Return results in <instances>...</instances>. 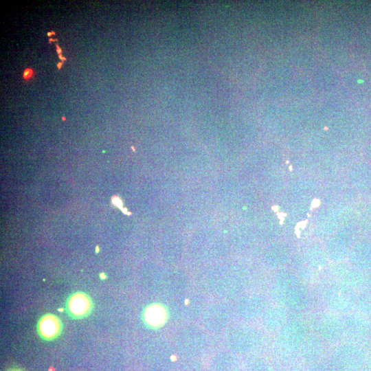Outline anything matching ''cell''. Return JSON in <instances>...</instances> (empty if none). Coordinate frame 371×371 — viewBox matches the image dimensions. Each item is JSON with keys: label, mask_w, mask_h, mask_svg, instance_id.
I'll return each instance as SVG.
<instances>
[{"label": "cell", "mask_w": 371, "mask_h": 371, "mask_svg": "<svg viewBox=\"0 0 371 371\" xmlns=\"http://www.w3.org/2000/svg\"><path fill=\"white\" fill-rule=\"evenodd\" d=\"M194 287L210 299L233 302L251 290L252 279L244 269H218L201 273L193 280Z\"/></svg>", "instance_id": "6da1fadb"}, {"label": "cell", "mask_w": 371, "mask_h": 371, "mask_svg": "<svg viewBox=\"0 0 371 371\" xmlns=\"http://www.w3.org/2000/svg\"><path fill=\"white\" fill-rule=\"evenodd\" d=\"M266 293L271 303L282 306L297 316H302L312 303L308 284L289 271H278L267 284Z\"/></svg>", "instance_id": "7a4b0ae2"}, {"label": "cell", "mask_w": 371, "mask_h": 371, "mask_svg": "<svg viewBox=\"0 0 371 371\" xmlns=\"http://www.w3.org/2000/svg\"><path fill=\"white\" fill-rule=\"evenodd\" d=\"M168 337L178 359H204L221 347V337H213L198 322L177 325Z\"/></svg>", "instance_id": "3957f363"}, {"label": "cell", "mask_w": 371, "mask_h": 371, "mask_svg": "<svg viewBox=\"0 0 371 371\" xmlns=\"http://www.w3.org/2000/svg\"><path fill=\"white\" fill-rule=\"evenodd\" d=\"M223 347L241 359L261 355L267 346V333L256 324L234 322L220 338Z\"/></svg>", "instance_id": "277c9868"}, {"label": "cell", "mask_w": 371, "mask_h": 371, "mask_svg": "<svg viewBox=\"0 0 371 371\" xmlns=\"http://www.w3.org/2000/svg\"><path fill=\"white\" fill-rule=\"evenodd\" d=\"M310 333L306 319L290 317L286 324L273 334L271 351L276 360L275 363H295L299 360V352Z\"/></svg>", "instance_id": "5b68a950"}, {"label": "cell", "mask_w": 371, "mask_h": 371, "mask_svg": "<svg viewBox=\"0 0 371 371\" xmlns=\"http://www.w3.org/2000/svg\"><path fill=\"white\" fill-rule=\"evenodd\" d=\"M210 300L194 286L181 295L168 300L166 305L172 328L182 324L198 322Z\"/></svg>", "instance_id": "8992f818"}, {"label": "cell", "mask_w": 371, "mask_h": 371, "mask_svg": "<svg viewBox=\"0 0 371 371\" xmlns=\"http://www.w3.org/2000/svg\"><path fill=\"white\" fill-rule=\"evenodd\" d=\"M234 322L232 302L211 299L205 306L198 323L209 334L220 338Z\"/></svg>", "instance_id": "52a82bcc"}, {"label": "cell", "mask_w": 371, "mask_h": 371, "mask_svg": "<svg viewBox=\"0 0 371 371\" xmlns=\"http://www.w3.org/2000/svg\"><path fill=\"white\" fill-rule=\"evenodd\" d=\"M368 352L362 345L344 340L333 345L328 362L335 371H363Z\"/></svg>", "instance_id": "ba28073f"}, {"label": "cell", "mask_w": 371, "mask_h": 371, "mask_svg": "<svg viewBox=\"0 0 371 371\" xmlns=\"http://www.w3.org/2000/svg\"><path fill=\"white\" fill-rule=\"evenodd\" d=\"M306 319L311 332L327 344L335 345L344 340L342 315L325 309L313 312Z\"/></svg>", "instance_id": "9c48e42d"}, {"label": "cell", "mask_w": 371, "mask_h": 371, "mask_svg": "<svg viewBox=\"0 0 371 371\" xmlns=\"http://www.w3.org/2000/svg\"><path fill=\"white\" fill-rule=\"evenodd\" d=\"M357 293L355 289L335 280L324 285L321 295L326 310L343 315L355 310Z\"/></svg>", "instance_id": "30bf717a"}, {"label": "cell", "mask_w": 371, "mask_h": 371, "mask_svg": "<svg viewBox=\"0 0 371 371\" xmlns=\"http://www.w3.org/2000/svg\"><path fill=\"white\" fill-rule=\"evenodd\" d=\"M232 303L235 322L256 324L271 302L266 292L248 291Z\"/></svg>", "instance_id": "8fae6325"}, {"label": "cell", "mask_w": 371, "mask_h": 371, "mask_svg": "<svg viewBox=\"0 0 371 371\" xmlns=\"http://www.w3.org/2000/svg\"><path fill=\"white\" fill-rule=\"evenodd\" d=\"M167 300L155 298L144 306L140 313V321L145 329L156 333L166 330L168 333L172 328L168 317Z\"/></svg>", "instance_id": "7c38bea8"}, {"label": "cell", "mask_w": 371, "mask_h": 371, "mask_svg": "<svg viewBox=\"0 0 371 371\" xmlns=\"http://www.w3.org/2000/svg\"><path fill=\"white\" fill-rule=\"evenodd\" d=\"M344 326V340L371 348V319L352 311L342 315Z\"/></svg>", "instance_id": "4fadbf2b"}, {"label": "cell", "mask_w": 371, "mask_h": 371, "mask_svg": "<svg viewBox=\"0 0 371 371\" xmlns=\"http://www.w3.org/2000/svg\"><path fill=\"white\" fill-rule=\"evenodd\" d=\"M207 371H244L243 360L228 350L219 347L208 356Z\"/></svg>", "instance_id": "5bb4252c"}, {"label": "cell", "mask_w": 371, "mask_h": 371, "mask_svg": "<svg viewBox=\"0 0 371 371\" xmlns=\"http://www.w3.org/2000/svg\"><path fill=\"white\" fill-rule=\"evenodd\" d=\"M93 308L92 297L82 291L71 293L65 300V311L68 316L74 319L87 317L93 312Z\"/></svg>", "instance_id": "9a60e30c"}, {"label": "cell", "mask_w": 371, "mask_h": 371, "mask_svg": "<svg viewBox=\"0 0 371 371\" xmlns=\"http://www.w3.org/2000/svg\"><path fill=\"white\" fill-rule=\"evenodd\" d=\"M290 312L284 306L270 303L258 321V326L266 333L275 334L289 319Z\"/></svg>", "instance_id": "2e32d148"}, {"label": "cell", "mask_w": 371, "mask_h": 371, "mask_svg": "<svg viewBox=\"0 0 371 371\" xmlns=\"http://www.w3.org/2000/svg\"><path fill=\"white\" fill-rule=\"evenodd\" d=\"M327 344L317 335L310 333L298 355V359L306 366L324 360Z\"/></svg>", "instance_id": "e0dca14e"}, {"label": "cell", "mask_w": 371, "mask_h": 371, "mask_svg": "<svg viewBox=\"0 0 371 371\" xmlns=\"http://www.w3.org/2000/svg\"><path fill=\"white\" fill-rule=\"evenodd\" d=\"M63 330L62 320L54 314L45 313L37 321L36 332L40 338L44 341L55 340L61 335Z\"/></svg>", "instance_id": "ac0fdd59"}, {"label": "cell", "mask_w": 371, "mask_h": 371, "mask_svg": "<svg viewBox=\"0 0 371 371\" xmlns=\"http://www.w3.org/2000/svg\"><path fill=\"white\" fill-rule=\"evenodd\" d=\"M353 268L366 271L371 269V242L364 240L356 244L350 251Z\"/></svg>", "instance_id": "d6986e66"}, {"label": "cell", "mask_w": 371, "mask_h": 371, "mask_svg": "<svg viewBox=\"0 0 371 371\" xmlns=\"http://www.w3.org/2000/svg\"><path fill=\"white\" fill-rule=\"evenodd\" d=\"M337 280L359 292L366 289V273L352 268L342 274Z\"/></svg>", "instance_id": "ffe728a7"}, {"label": "cell", "mask_w": 371, "mask_h": 371, "mask_svg": "<svg viewBox=\"0 0 371 371\" xmlns=\"http://www.w3.org/2000/svg\"><path fill=\"white\" fill-rule=\"evenodd\" d=\"M244 371H274V366L269 359L255 355L242 359Z\"/></svg>", "instance_id": "44dd1931"}, {"label": "cell", "mask_w": 371, "mask_h": 371, "mask_svg": "<svg viewBox=\"0 0 371 371\" xmlns=\"http://www.w3.org/2000/svg\"><path fill=\"white\" fill-rule=\"evenodd\" d=\"M173 371H207L206 362L199 359H178Z\"/></svg>", "instance_id": "7402d4cb"}, {"label": "cell", "mask_w": 371, "mask_h": 371, "mask_svg": "<svg viewBox=\"0 0 371 371\" xmlns=\"http://www.w3.org/2000/svg\"><path fill=\"white\" fill-rule=\"evenodd\" d=\"M355 311L371 319V291L365 289L358 292Z\"/></svg>", "instance_id": "603a6c76"}, {"label": "cell", "mask_w": 371, "mask_h": 371, "mask_svg": "<svg viewBox=\"0 0 371 371\" xmlns=\"http://www.w3.org/2000/svg\"><path fill=\"white\" fill-rule=\"evenodd\" d=\"M302 371H335L328 361H321L306 366Z\"/></svg>", "instance_id": "cb8c5ba5"}, {"label": "cell", "mask_w": 371, "mask_h": 371, "mask_svg": "<svg viewBox=\"0 0 371 371\" xmlns=\"http://www.w3.org/2000/svg\"><path fill=\"white\" fill-rule=\"evenodd\" d=\"M274 371H300L295 363H273ZM302 371V370H301Z\"/></svg>", "instance_id": "d4e9b609"}, {"label": "cell", "mask_w": 371, "mask_h": 371, "mask_svg": "<svg viewBox=\"0 0 371 371\" xmlns=\"http://www.w3.org/2000/svg\"><path fill=\"white\" fill-rule=\"evenodd\" d=\"M363 371H371V348L368 349L367 360Z\"/></svg>", "instance_id": "484cf974"}, {"label": "cell", "mask_w": 371, "mask_h": 371, "mask_svg": "<svg viewBox=\"0 0 371 371\" xmlns=\"http://www.w3.org/2000/svg\"><path fill=\"white\" fill-rule=\"evenodd\" d=\"M34 75L33 70L30 68H27L24 70L23 77L25 80L31 78Z\"/></svg>", "instance_id": "4316f807"}, {"label": "cell", "mask_w": 371, "mask_h": 371, "mask_svg": "<svg viewBox=\"0 0 371 371\" xmlns=\"http://www.w3.org/2000/svg\"><path fill=\"white\" fill-rule=\"evenodd\" d=\"M366 289L371 291V269L366 273Z\"/></svg>", "instance_id": "83f0119b"}, {"label": "cell", "mask_w": 371, "mask_h": 371, "mask_svg": "<svg viewBox=\"0 0 371 371\" xmlns=\"http://www.w3.org/2000/svg\"><path fill=\"white\" fill-rule=\"evenodd\" d=\"M56 52H58V55L61 54L62 50H61L60 47L58 46V44H56Z\"/></svg>", "instance_id": "f1b7e54d"}, {"label": "cell", "mask_w": 371, "mask_h": 371, "mask_svg": "<svg viewBox=\"0 0 371 371\" xmlns=\"http://www.w3.org/2000/svg\"><path fill=\"white\" fill-rule=\"evenodd\" d=\"M100 277L102 280H104L106 278V276L105 275V273H102L100 274Z\"/></svg>", "instance_id": "f546056e"}, {"label": "cell", "mask_w": 371, "mask_h": 371, "mask_svg": "<svg viewBox=\"0 0 371 371\" xmlns=\"http://www.w3.org/2000/svg\"><path fill=\"white\" fill-rule=\"evenodd\" d=\"M8 371H23V370L20 369V368H12L10 370H9Z\"/></svg>", "instance_id": "4dcf8cb0"}, {"label": "cell", "mask_w": 371, "mask_h": 371, "mask_svg": "<svg viewBox=\"0 0 371 371\" xmlns=\"http://www.w3.org/2000/svg\"><path fill=\"white\" fill-rule=\"evenodd\" d=\"M59 58L62 60H66V58L63 57L61 54L58 55Z\"/></svg>", "instance_id": "1f68e13d"}, {"label": "cell", "mask_w": 371, "mask_h": 371, "mask_svg": "<svg viewBox=\"0 0 371 371\" xmlns=\"http://www.w3.org/2000/svg\"><path fill=\"white\" fill-rule=\"evenodd\" d=\"M62 65H63V63H58L57 64L58 69H60Z\"/></svg>", "instance_id": "d6a6232c"}, {"label": "cell", "mask_w": 371, "mask_h": 371, "mask_svg": "<svg viewBox=\"0 0 371 371\" xmlns=\"http://www.w3.org/2000/svg\"><path fill=\"white\" fill-rule=\"evenodd\" d=\"M56 41L57 39L56 38V39H54V38H49V43H51L52 41Z\"/></svg>", "instance_id": "836d02e7"}, {"label": "cell", "mask_w": 371, "mask_h": 371, "mask_svg": "<svg viewBox=\"0 0 371 371\" xmlns=\"http://www.w3.org/2000/svg\"><path fill=\"white\" fill-rule=\"evenodd\" d=\"M47 34L48 36H51L52 35V32H48L47 33Z\"/></svg>", "instance_id": "e575fe53"}, {"label": "cell", "mask_w": 371, "mask_h": 371, "mask_svg": "<svg viewBox=\"0 0 371 371\" xmlns=\"http://www.w3.org/2000/svg\"><path fill=\"white\" fill-rule=\"evenodd\" d=\"M52 34H54V35L56 34L55 32H54V31H52Z\"/></svg>", "instance_id": "d590c367"}, {"label": "cell", "mask_w": 371, "mask_h": 371, "mask_svg": "<svg viewBox=\"0 0 371 371\" xmlns=\"http://www.w3.org/2000/svg\"><path fill=\"white\" fill-rule=\"evenodd\" d=\"M96 251L98 252V247H96Z\"/></svg>", "instance_id": "8d00e7d4"}, {"label": "cell", "mask_w": 371, "mask_h": 371, "mask_svg": "<svg viewBox=\"0 0 371 371\" xmlns=\"http://www.w3.org/2000/svg\"><path fill=\"white\" fill-rule=\"evenodd\" d=\"M62 119H63V120H65V117H63Z\"/></svg>", "instance_id": "74e56055"}, {"label": "cell", "mask_w": 371, "mask_h": 371, "mask_svg": "<svg viewBox=\"0 0 371 371\" xmlns=\"http://www.w3.org/2000/svg\"></svg>", "instance_id": "f35d334b"}]
</instances>
